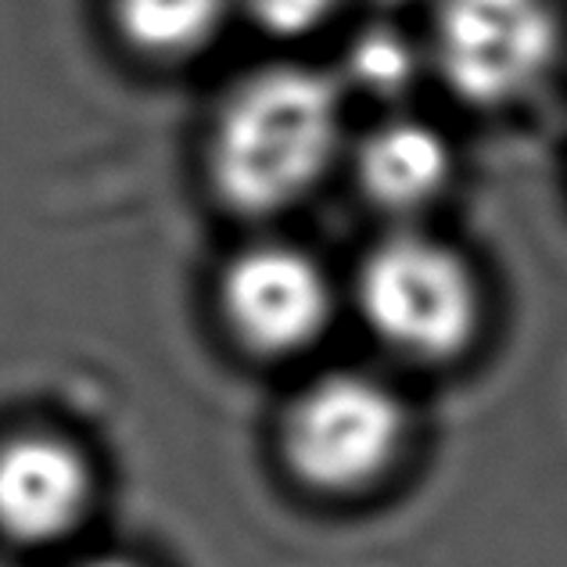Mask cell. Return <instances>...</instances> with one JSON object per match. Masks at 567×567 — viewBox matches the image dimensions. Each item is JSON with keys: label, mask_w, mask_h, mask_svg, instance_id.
<instances>
[{"label": "cell", "mask_w": 567, "mask_h": 567, "mask_svg": "<svg viewBox=\"0 0 567 567\" xmlns=\"http://www.w3.org/2000/svg\"><path fill=\"white\" fill-rule=\"evenodd\" d=\"M355 302L388 349L424 363L464 352L482 317L471 266L424 234H395L370 248Z\"/></svg>", "instance_id": "7a4b0ae2"}, {"label": "cell", "mask_w": 567, "mask_h": 567, "mask_svg": "<svg viewBox=\"0 0 567 567\" xmlns=\"http://www.w3.org/2000/svg\"><path fill=\"white\" fill-rule=\"evenodd\" d=\"M80 567H137V564H130V560H112V557H104V560H91V564H80Z\"/></svg>", "instance_id": "8fae6325"}, {"label": "cell", "mask_w": 567, "mask_h": 567, "mask_svg": "<svg viewBox=\"0 0 567 567\" xmlns=\"http://www.w3.org/2000/svg\"><path fill=\"white\" fill-rule=\"evenodd\" d=\"M94 499L86 460L54 435L0 442V535L51 546L72 535Z\"/></svg>", "instance_id": "8992f818"}, {"label": "cell", "mask_w": 567, "mask_h": 567, "mask_svg": "<svg viewBox=\"0 0 567 567\" xmlns=\"http://www.w3.org/2000/svg\"><path fill=\"white\" fill-rule=\"evenodd\" d=\"M0 567H8V564H0Z\"/></svg>", "instance_id": "7c38bea8"}, {"label": "cell", "mask_w": 567, "mask_h": 567, "mask_svg": "<svg viewBox=\"0 0 567 567\" xmlns=\"http://www.w3.org/2000/svg\"><path fill=\"white\" fill-rule=\"evenodd\" d=\"M560 51L554 0H439L431 62L445 86L477 109L525 101Z\"/></svg>", "instance_id": "3957f363"}, {"label": "cell", "mask_w": 567, "mask_h": 567, "mask_svg": "<svg viewBox=\"0 0 567 567\" xmlns=\"http://www.w3.org/2000/svg\"><path fill=\"white\" fill-rule=\"evenodd\" d=\"M219 302L248 352L295 355L327 331L334 298L312 256L288 245H259L227 266Z\"/></svg>", "instance_id": "5b68a950"}, {"label": "cell", "mask_w": 567, "mask_h": 567, "mask_svg": "<svg viewBox=\"0 0 567 567\" xmlns=\"http://www.w3.org/2000/svg\"><path fill=\"white\" fill-rule=\"evenodd\" d=\"M341 101L331 80L298 65L251 72L223 101L208 147L219 198L237 213L270 216L302 202L331 169Z\"/></svg>", "instance_id": "6da1fadb"}, {"label": "cell", "mask_w": 567, "mask_h": 567, "mask_svg": "<svg viewBox=\"0 0 567 567\" xmlns=\"http://www.w3.org/2000/svg\"><path fill=\"white\" fill-rule=\"evenodd\" d=\"M346 72L349 83L360 94L395 97L416 76V51L395 29H367V33H360L349 43Z\"/></svg>", "instance_id": "9c48e42d"}, {"label": "cell", "mask_w": 567, "mask_h": 567, "mask_svg": "<svg viewBox=\"0 0 567 567\" xmlns=\"http://www.w3.org/2000/svg\"><path fill=\"white\" fill-rule=\"evenodd\" d=\"M230 0H112L115 22L137 51L176 62L219 33Z\"/></svg>", "instance_id": "ba28073f"}, {"label": "cell", "mask_w": 567, "mask_h": 567, "mask_svg": "<svg viewBox=\"0 0 567 567\" xmlns=\"http://www.w3.org/2000/svg\"><path fill=\"white\" fill-rule=\"evenodd\" d=\"M406 439V410L388 384L367 374H323L284 413V460L309 488H367L392 467Z\"/></svg>", "instance_id": "277c9868"}, {"label": "cell", "mask_w": 567, "mask_h": 567, "mask_svg": "<svg viewBox=\"0 0 567 567\" xmlns=\"http://www.w3.org/2000/svg\"><path fill=\"white\" fill-rule=\"evenodd\" d=\"M245 4H248L251 22H256L262 33L295 40V37H309L312 29H320L331 19L338 0H245Z\"/></svg>", "instance_id": "30bf717a"}, {"label": "cell", "mask_w": 567, "mask_h": 567, "mask_svg": "<svg viewBox=\"0 0 567 567\" xmlns=\"http://www.w3.org/2000/svg\"><path fill=\"white\" fill-rule=\"evenodd\" d=\"M355 176L370 202L388 213H416L439 198L453 176L445 137L421 118H388L355 152Z\"/></svg>", "instance_id": "52a82bcc"}]
</instances>
